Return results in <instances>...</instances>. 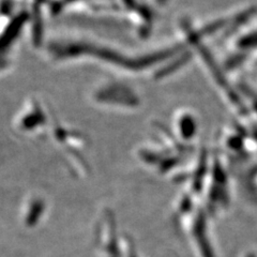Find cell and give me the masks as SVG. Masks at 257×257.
<instances>
[{"instance_id": "cell-2", "label": "cell", "mask_w": 257, "mask_h": 257, "mask_svg": "<svg viewBox=\"0 0 257 257\" xmlns=\"http://www.w3.org/2000/svg\"><path fill=\"white\" fill-rule=\"evenodd\" d=\"M28 206L29 208L24 211L23 214V223L27 227H32L42 218L43 207L42 204H38L36 202L30 203Z\"/></svg>"}, {"instance_id": "cell-1", "label": "cell", "mask_w": 257, "mask_h": 257, "mask_svg": "<svg viewBox=\"0 0 257 257\" xmlns=\"http://www.w3.org/2000/svg\"><path fill=\"white\" fill-rule=\"evenodd\" d=\"M98 247L100 257H122L120 241L116 235V224L112 213L101 214L98 228Z\"/></svg>"}]
</instances>
